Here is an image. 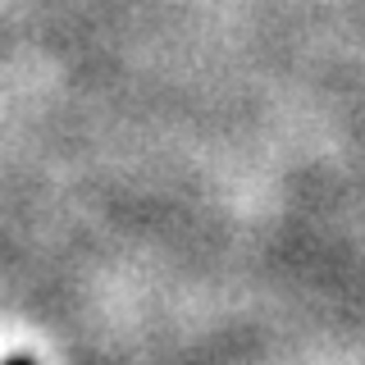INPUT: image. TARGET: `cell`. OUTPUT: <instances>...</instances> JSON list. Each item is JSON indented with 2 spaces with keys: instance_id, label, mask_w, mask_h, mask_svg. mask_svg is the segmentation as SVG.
<instances>
[{
  "instance_id": "obj_1",
  "label": "cell",
  "mask_w": 365,
  "mask_h": 365,
  "mask_svg": "<svg viewBox=\"0 0 365 365\" xmlns=\"http://www.w3.org/2000/svg\"><path fill=\"white\" fill-rule=\"evenodd\" d=\"M5 365H32V361L28 356H14V361H5Z\"/></svg>"
}]
</instances>
